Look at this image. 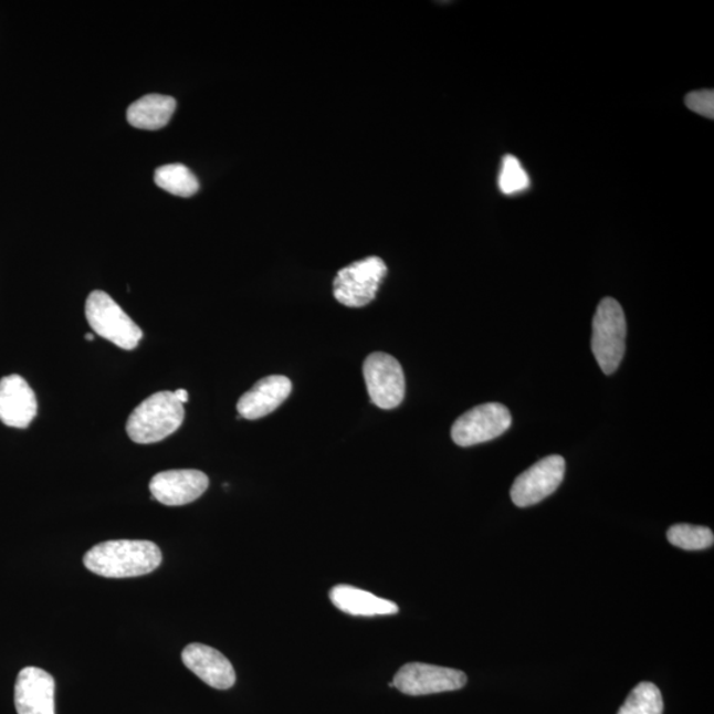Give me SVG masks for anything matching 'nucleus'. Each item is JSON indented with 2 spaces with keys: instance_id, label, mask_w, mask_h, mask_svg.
Instances as JSON below:
<instances>
[{
  "instance_id": "1",
  "label": "nucleus",
  "mask_w": 714,
  "mask_h": 714,
  "mask_svg": "<svg viewBox=\"0 0 714 714\" xmlns=\"http://www.w3.org/2000/svg\"><path fill=\"white\" fill-rule=\"evenodd\" d=\"M161 564L157 544L147 540H112L86 552L84 565L94 575L129 578L148 575Z\"/></svg>"
},
{
  "instance_id": "2",
  "label": "nucleus",
  "mask_w": 714,
  "mask_h": 714,
  "mask_svg": "<svg viewBox=\"0 0 714 714\" xmlns=\"http://www.w3.org/2000/svg\"><path fill=\"white\" fill-rule=\"evenodd\" d=\"M185 406L170 390L155 393L133 410L126 431L133 442L157 443L175 433L185 421Z\"/></svg>"
},
{
  "instance_id": "3",
  "label": "nucleus",
  "mask_w": 714,
  "mask_h": 714,
  "mask_svg": "<svg viewBox=\"0 0 714 714\" xmlns=\"http://www.w3.org/2000/svg\"><path fill=\"white\" fill-rule=\"evenodd\" d=\"M626 316L615 298L599 303L592 319L591 351L605 375H612L621 366L626 351Z\"/></svg>"
},
{
  "instance_id": "4",
  "label": "nucleus",
  "mask_w": 714,
  "mask_h": 714,
  "mask_svg": "<svg viewBox=\"0 0 714 714\" xmlns=\"http://www.w3.org/2000/svg\"><path fill=\"white\" fill-rule=\"evenodd\" d=\"M85 315L94 333L119 348L132 351L144 338L143 329L112 296L96 290L87 296Z\"/></svg>"
},
{
  "instance_id": "5",
  "label": "nucleus",
  "mask_w": 714,
  "mask_h": 714,
  "mask_svg": "<svg viewBox=\"0 0 714 714\" xmlns=\"http://www.w3.org/2000/svg\"><path fill=\"white\" fill-rule=\"evenodd\" d=\"M388 267L379 258H367L343 267L334 281L335 300L347 307H364L376 298Z\"/></svg>"
},
{
  "instance_id": "6",
  "label": "nucleus",
  "mask_w": 714,
  "mask_h": 714,
  "mask_svg": "<svg viewBox=\"0 0 714 714\" xmlns=\"http://www.w3.org/2000/svg\"><path fill=\"white\" fill-rule=\"evenodd\" d=\"M370 401L384 410L400 406L406 397V375L393 356L370 354L363 366Z\"/></svg>"
},
{
  "instance_id": "7",
  "label": "nucleus",
  "mask_w": 714,
  "mask_h": 714,
  "mask_svg": "<svg viewBox=\"0 0 714 714\" xmlns=\"http://www.w3.org/2000/svg\"><path fill=\"white\" fill-rule=\"evenodd\" d=\"M512 416L500 402L483 403L470 409L454 422L451 438L458 447L470 448L495 440L511 428Z\"/></svg>"
},
{
  "instance_id": "8",
  "label": "nucleus",
  "mask_w": 714,
  "mask_h": 714,
  "mask_svg": "<svg viewBox=\"0 0 714 714\" xmlns=\"http://www.w3.org/2000/svg\"><path fill=\"white\" fill-rule=\"evenodd\" d=\"M466 683V673L462 671L426 663H408L396 673L390 686L409 696H426L462 690Z\"/></svg>"
},
{
  "instance_id": "9",
  "label": "nucleus",
  "mask_w": 714,
  "mask_h": 714,
  "mask_svg": "<svg viewBox=\"0 0 714 714\" xmlns=\"http://www.w3.org/2000/svg\"><path fill=\"white\" fill-rule=\"evenodd\" d=\"M565 475L561 455H549L516 477L511 489L512 502L517 507H531L550 496L560 487Z\"/></svg>"
},
{
  "instance_id": "10",
  "label": "nucleus",
  "mask_w": 714,
  "mask_h": 714,
  "mask_svg": "<svg viewBox=\"0 0 714 714\" xmlns=\"http://www.w3.org/2000/svg\"><path fill=\"white\" fill-rule=\"evenodd\" d=\"M210 486V480L199 470H168L154 475L150 491L155 501L179 507L198 501Z\"/></svg>"
},
{
  "instance_id": "11",
  "label": "nucleus",
  "mask_w": 714,
  "mask_h": 714,
  "mask_svg": "<svg viewBox=\"0 0 714 714\" xmlns=\"http://www.w3.org/2000/svg\"><path fill=\"white\" fill-rule=\"evenodd\" d=\"M55 690L51 673L38 666H25L15 683L18 714H56Z\"/></svg>"
},
{
  "instance_id": "12",
  "label": "nucleus",
  "mask_w": 714,
  "mask_h": 714,
  "mask_svg": "<svg viewBox=\"0 0 714 714\" xmlns=\"http://www.w3.org/2000/svg\"><path fill=\"white\" fill-rule=\"evenodd\" d=\"M38 414V400L22 376L10 375L0 380V421L6 427L27 429Z\"/></svg>"
},
{
  "instance_id": "13",
  "label": "nucleus",
  "mask_w": 714,
  "mask_h": 714,
  "mask_svg": "<svg viewBox=\"0 0 714 714\" xmlns=\"http://www.w3.org/2000/svg\"><path fill=\"white\" fill-rule=\"evenodd\" d=\"M188 670L214 690L225 691L235 683V672L229 660L212 647L201 643L188 644L181 652Z\"/></svg>"
},
{
  "instance_id": "14",
  "label": "nucleus",
  "mask_w": 714,
  "mask_h": 714,
  "mask_svg": "<svg viewBox=\"0 0 714 714\" xmlns=\"http://www.w3.org/2000/svg\"><path fill=\"white\" fill-rule=\"evenodd\" d=\"M293 384L285 376H267L240 397L238 412L242 419L259 420L274 412L292 393Z\"/></svg>"
},
{
  "instance_id": "15",
  "label": "nucleus",
  "mask_w": 714,
  "mask_h": 714,
  "mask_svg": "<svg viewBox=\"0 0 714 714\" xmlns=\"http://www.w3.org/2000/svg\"><path fill=\"white\" fill-rule=\"evenodd\" d=\"M329 599L336 609L354 617L395 616L400 610L395 602L351 585L335 586L329 591Z\"/></svg>"
},
{
  "instance_id": "16",
  "label": "nucleus",
  "mask_w": 714,
  "mask_h": 714,
  "mask_svg": "<svg viewBox=\"0 0 714 714\" xmlns=\"http://www.w3.org/2000/svg\"><path fill=\"white\" fill-rule=\"evenodd\" d=\"M177 109V101L164 94H147L127 109V120L137 129L159 130L165 127Z\"/></svg>"
},
{
  "instance_id": "17",
  "label": "nucleus",
  "mask_w": 714,
  "mask_h": 714,
  "mask_svg": "<svg viewBox=\"0 0 714 714\" xmlns=\"http://www.w3.org/2000/svg\"><path fill=\"white\" fill-rule=\"evenodd\" d=\"M154 180L161 190L180 198H191L200 188L197 175L190 168L180 164L157 168L154 174Z\"/></svg>"
},
{
  "instance_id": "18",
  "label": "nucleus",
  "mask_w": 714,
  "mask_h": 714,
  "mask_svg": "<svg viewBox=\"0 0 714 714\" xmlns=\"http://www.w3.org/2000/svg\"><path fill=\"white\" fill-rule=\"evenodd\" d=\"M662 692L655 684L643 682L631 691L618 714H663Z\"/></svg>"
},
{
  "instance_id": "19",
  "label": "nucleus",
  "mask_w": 714,
  "mask_h": 714,
  "mask_svg": "<svg viewBox=\"0 0 714 714\" xmlns=\"http://www.w3.org/2000/svg\"><path fill=\"white\" fill-rule=\"evenodd\" d=\"M672 545L684 550H703L714 544L713 531L700 525L676 524L666 532Z\"/></svg>"
},
{
  "instance_id": "20",
  "label": "nucleus",
  "mask_w": 714,
  "mask_h": 714,
  "mask_svg": "<svg viewBox=\"0 0 714 714\" xmlns=\"http://www.w3.org/2000/svg\"><path fill=\"white\" fill-rule=\"evenodd\" d=\"M497 183H500L501 191L510 197V195H516L527 190L531 180L521 160L514 157V155H507L502 161Z\"/></svg>"
},
{
  "instance_id": "21",
  "label": "nucleus",
  "mask_w": 714,
  "mask_h": 714,
  "mask_svg": "<svg viewBox=\"0 0 714 714\" xmlns=\"http://www.w3.org/2000/svg\"><path fill=\"white\" fill-rule=\"evenodd\" d=\"M685 105L689 109L706 118H714V92L699 91L692 92L685 97Z\"/></svg>"
},
{
  "instance_id": "22",
  "label": "nucleus",
  "mask_w": 714,
  "mask_h": 714,
  "mask_svg": "<svg viewBox=\"0 0 714 714\" xmlns=\"http://www.w3.org/2000/svg\"><path fill=\"white\" fill-rule=\"evenodd\" d=\"M174 395H175V397H177L179 402L183 403V406H185V403L188 402V397H190V396H188V392H187L186 389L175 390Z\"/></svg>"
},
{
  "instance_id": "23",
  "label": "nucleus",
  "mask_w": 714,
  "mask_h": 714,
  "mask_svg": "<svg viewBox=\"0 0 714 714\" xmlns=\"http://www.w3.org/2000/svg\"><path fill=\"white\" fill-rule=\"evenodd\" d=\"M85 339H86V340H91V342H93V340H94V336H93L92 334H86Z\"/></svg>"
}]
</instances>
